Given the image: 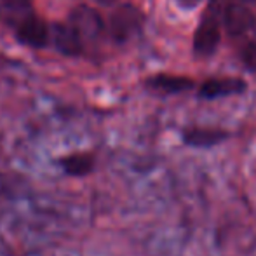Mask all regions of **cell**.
Listing matches in <instances>:
<instances>
[{"label": "cell", "mask_w": 256, "mask_h": 256, "mask_svg": "<svg viewBox=\"0 0 256 256\" xmlns=\"http://www.w3.org/2000/svg\"><path fill=\"white\" fill-rule=\"evenodd\" d=\"M70 24L78 32L82 40H92L103 32L104 23L98 10L88 6H78L70 12Z\"/></svg>", "instance_id": "cell-4"}, {"label": "cell", "mask_w": 256, "mask_h": 256, "mask_svg": "<svg viewBox=\"0 0 256 256\" xmlns=\"http://www.w3.org/2000/svg\"><path fill=\"white\" fill-rule=\"evenodd\" d=\"M222 21L223 28L230 37H240L254 28L256 16L250 9V4L240 2V0H226Z\"/></svg>", "instance_id": "cell-2"}, {"label": "cell", "mask_w": 256, "mask_h": 256, "mask_svg": "<svg viewBox=\"0 0 256 256\" xmlns=\"http://www.w3.org/2000/svg\"><path fill=\"white\" fill-rule=\"evenodd\" d=\"M51 42L63 56H78L82 52V37L70 23H54L51 26Z\"/></svg>", "instance_id": "cell-6"}, {"label": "cell", "mask_w": 256, "mask_h": 256, "mask_svg": "<svg viewBox=\"0 0 256 256\" xmlns=\"http://www.w3.org/2000/svg\"><path fill=\"white\" fill-rule=\"evenodd\" d=\"M146 89L158 94H178V92L190 91L194 88V80L190 77H183V75H169V74H157L152 75L145 80Z\"/></svg>", "instance_id": "cell-7"}, {"label": "cell", "mask_w": 256, "mask_h": 256, "mask_svg": "<svg viewBox=\"0 0 256 256\" xmlns=\"http://www.w3.org/2000/svg\"><path fill=\"white\" fill-rule=\"evenodd\" d=\"M94 2L102 4V6H112V4H114L115 0H94Z\"/></svg>", "instance_id": "cell-13"}, {"label": "cell", "mask_w": 256, "mask_h": 256, "mask_svg": "<svg viewBox=\"0 0 256 256\" xmlns=\"http://www.w3.org/2000/svg\"><path fill=\"white\" fill-rule=\"evenodd\" d=\"M204 0H176V4H178L182 9L185 10H192L196 9V7H199V4H202Z\"/></svg>", "instance_id": "cell-12"}, {"label": "cell", "mask_w": 256, "mask_h": 256, "mask_svg": "<svg viewBox=\"0 0 256 256\" xmlns=\"http://www.w3.org/2000/svg\"><path fill=\"white\" fill-rule=\"evenodd\" d=\"M14 34L21 44L30 46V48H46L51 40V26H48L46 21L37 14L24 21Z\"/></svg>", "instance_id": "cell-5"}, {"label": "cell", "mask_w": 256, "mask_h": 256, "mask_svg": "<svg viewBox=\"0 0 256 256\" xmlns=\"http://www.w3.org/2000/svg\"><path fill=\"white\" fill-rule=\"evenodd\" d=\"M58 166L61 171L74 178H84L91 174L96 168V157L91 152H75L58 158Z\"/></svg>", "instance_id": "cell-10"}, {"label": "cell", "mask_w": 256, "mask_h": 256, "mask_svg": "<svg viewBox=\"0 0 256 256\" xmlns=\"http://www.w3.org/2000/svg\"><path fill=\"white\" fill-rule=\"evenodd\" d=\"M239 58L248 70H256V42H248L239 49Z\"/></svg>", "instance_id": "cell-11"}, {"label": "cell", "mask_w": 256, "mask_h": 256, "mask_svg": "<svg viewBox=\"0 0 256 256\" xmlns=\"http://www.w3.org/2000/svg\"><path fill=\"white\" fill-rule=\"evenodd\" d=\"M248 89V84L240 77H214L208 78L199 86L200 100H218L226 96L242 94Z\"/></svg>", "instance_id": "cell-3"}, {"label": "cell", "mask_w": 256, "mask_h": 256, "mask_svg": "<svg viewBox=\"0 0 256 256\" xmlns=\"http://www.w3.org/2000/svg\"><path fill=\"white\" fill-rule=\"evenodd\" d=\"M34 14L30 0H0V21L14 32Z\"/></svg>", "instance_id": "cell-9"}, {"label": "cell", "mask_w": 256, "mask_h": 256, "mask_svg": "<svg viewBox=\"0 0 256 256\" xmlns=\"http://www.w3.org/2000/svg\"><path fill=\"white\" fill-rule=\"evenodd\" d=\"M228 138V132L218 128H186L182 132V140L192 148H211Z\"/></svg>", "instance_id": "cell-8"}, {"label": "cell", "mask_w": 256, "mask_h": 256, "mask_svg": "<svg viewBox=\"0 0 256 256\" xmlns=\"http://www.w3.org/2000/svg\"><path fill=\"white\" fill-rule=\"evenodd\" d=\"M143 28V14L138 7L131 4L117 7L108 20V32L114 42L126 44L142 32Z\"/></svg>", "instance_id": "cell-1"}]
</instances>
